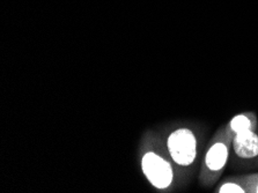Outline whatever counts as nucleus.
I'll return each instance as SVG.
<instances>
[{"mask_svg":"<svg viewBox=\"0 0 258 193\" xmlns=\"http://www.w3.org/2000/svg\"><path fill=\"white\" fill-rule=\"evenodd\" d=\"M232 153L243 164L258 161V128L242 132L232 139Z\"/></svg>","mask_w":258,"mask_h":193,"instance_id":"4","label":"nucleus"},{"mask_svg":"<svg viewBox=\"0 0 258 193\" xmlns=\"http://www.w3.org/2000/svg\"><path fill=\"white\" fill-rule=\"evenodd\" d=\"M240 179L245 186L247 193H258V172L241 175Z\"/></svg>","mask_w":258,"mask_h":193,"instance_id":"7","label":"nucleus"},{"mask_svg":"<svg viewBox=\"0 0 258 193\" xmlns=\"http://www.w3.org/2000/svg\"><path fill=\"white\" fill-rule=\"evenodd\" d=\"M139 163L143 175L158 192H175L186 184L179 174L159 132L148 130L139 143Z\"/></svg>","mask_w":258,"mask_h":193,"instance_id":"1","label":"nucleus"},{"mask_svg":"<svg viewBox=\"0 0 258 193\" xmlns=\"http://www.w3.org/2000/svg\"><path fill=\"white\" fill-rule=\"evenodd\" d=\"M258 128V117L255 112L245 111L237 113L230 119L227 124H225V130L232 139L242 132L250 131V130Z\"/></svg>","mask_w":258,"mask_h":193,"instance_id":"5","label":"nucleus"},{"mask_svg":"<svg viewBox=\"0 0 258 193\" xmlns=\"http://www.w3.org/2000/svg\"><path fill=\"white\" fill-rule=\"evenodd\" d=\"M216 193H247L245 186L240 179V176L228 177L217 185Z\"/></svg>","mask_w":258,"mask_h":193,"instance_id":"6","label":"nucleus"},{"mask_svg":"<svg viewBox=\"0 0 258 193\" xmlns=\"http://www.w3.org/2000/svg\"><path fill=\"white\" fill-rule=\"evenodd\" d=\"M163 144L179 174L187 183L196 172L201 157L203 136L197 126L175 123L160 131Z\"/></svg>","mask_w":258,"mask_h":193,"instance_id":"2","label":"nucleus"},{"mask_svg":"<svg viewBox=\"0 0 258 193\" xmlns=\"http://www.w3.org/2000/svg\"><path fill=\"white\" fill-rule=\"evenodd\" d=\"M230 154H232V137L227 135L225 125H222L213 135L203 156L198 176L199 184L202 186L211 187L219 182L227 167Z\"/></svg>","mask_w":258,"mask_h":193,"instance_id":"3","label":"nucleus"}]
</instances>
